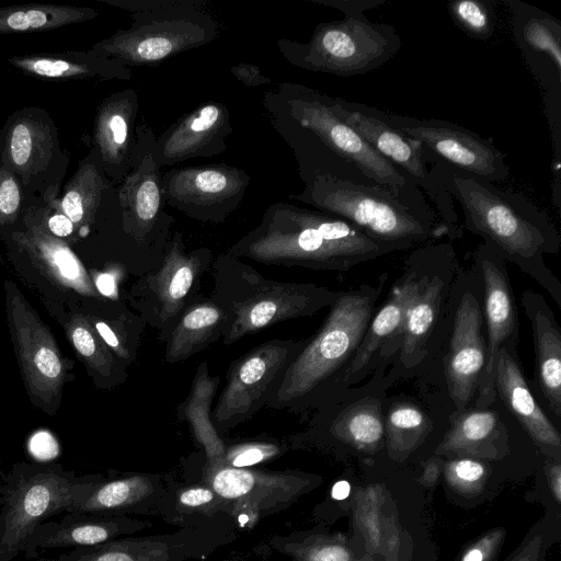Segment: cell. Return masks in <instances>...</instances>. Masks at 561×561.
<instances>
[{
	"label": "cell",
	"instance_id": "obj_1",
	"mask_svg": "<svg viewBox=\"0 0 561 561\" xmlns=\"http://www.w3.org/2000/svg\"><path fill=\"white\" fill-rule=\"evenodd\" d=\"M431 175L454 196L463 226L483 239L506 262L535 279L561 307V283L548 268L546 254H558L561 238L549 217L525 196L504 191L433 158Z\"/></svg>",
	"mask_w": 561,
	"mask_h": 561
},
{
	"label": "cell",
	"instance_id": "obj_2",
	"mask_svg": "<svg viewBox=\"0 0 561 561\" xmlns=\"http://www.w3.org/2000/svg\"><path fill=\"white\" fill-rule=\"evenodd\" d=\"M390 252L339 216L277 202L227 253L270 265L344 272Z\"/></svg>",
	"mask_w": 561,
	"mask_h": 561
},
{
	"label": "cell",
	"instance_id": "obj_3",
	"mask_svg": "<svg viewBox=\"0 0 561 561\" xmlns=\"http://www.w3.org/2000/svg\"><path fill=\"white\" fill-rule=\"evenodd\" d=\"M263 106L295 156L319 142L376 185L410 203L425 204L417 187L339 117L332 96L302 84L280 82L264 93Z\"/></svg>",
	"mask_w": 561,
	"mask_h": 561
},
{
	"label": "cell",
	"instance_id": "obj_4",
	"mask_svg": "<svg viewBox=\"0 0 561 561\" xmlns=\"http://www.w3.org/2000/svg\"><path fill=\"white\" fill-rule=\"evenodd\" d=\"M383 282L385 275L377 285L364 284L340 291L320 330L307 340L282 374L265 405L302 410L316 402L325 383L352 360L373 318Z\"/></svg>",
	"mask_w": 561,
	"mask_h": 561
},
{
	"label": "cell",
	"instance_id": "obj_5",
	"mask_svg": "<svg viewBox=\"0 0 561 561\" xmlns=\"http://www.w3.org/2000/svg\"><path fill=\"white\" fill-rule=\"evenodd\" d=\"M213 276L211 299L227 313L222 334L226 345L275 323L312 316L331 307L340 295L317 284L265 278L228 253L214 260Z\"/></svg>",
	"mask_w": 561,
	"mask_h": 561
},
{
	"label": "cell",
	"instance_id": "obj_6",
	"mask_svg": "<svg viewBox=\"0 0 561 561\" xmlns=\"http://www.w3.org/2000/svg\"><path fill=\"white\" fill-rule=\"evenodd\" d=\"M291 199L348 221L371 240L393 251L427 240L434 216L426 204L404 201L379 185H367L317 172Z\"/></svg>",
	"mask_w": 561,
	"mask_h": 561
},
{
	"label": "cell",
	"instance_id": "obj_7",
	"mask_svg": "<svg viewBox=\"0 0 561 561\" xmlns=\"http://www.w3.org/2000/svg\"><path fill=\"white\" fill-rule=\"evenodd\" d=\"M343 12L337 21L319 23L307 43L287 38L277 42L291 65L341 77L366 73L391 59L401 38L391 24L371 22L364 11L386 0H310Z\"/></svg>",
	"mask_w": 561,
	"mask_h": 561
},
{
	"label": "cell",
	"instance_id": "obj_8",
	"mask_svg": "<svg viewBox=\"0 0 561 561\" xmlns=\"http://www.w3.org/2000/svg\"><path fill=\"white\" fill-rule=\"evenodd\" d=\"M106 2L133 12V22L127 30H118L91 49L128 68L162 62L218 36V25L205 12L202 0Z\"/></svg>",
	"mask_w": 561,
	"mask_h": 561
},
{
	"label": "cell",
	"instance_id": "obj_9",
	"mask_svg": "<svg viewBox=\"0 0 561 561\" xmlns=\"http://www.w3.org/2000/svg\"><path fill=\"white\" fill-rule=\"evenodd\" d=\"M98 474L76 477L57 465H19L0 490V561L23 553L33 530L50 517L70 513Z\"/></svg>",
	"mask_w": 561,
	"mask_h": 561
},
{
	"label": "cell",
	"instance_id": "obj_10",
	"mask_svg": "<svg viewBox=\"0 0 561 561\" xmlns=\"http://www.w3.org/2000/svg\"><path fill=\"white\" fill-rule=\"evenodd\" d=\"M68 162L54 122L39 108L14 113L0 131V164L16 179L33 206L55 196Z\"/></svg>",
	"mask_w": 561,
	"mask_h": 561
},
{
	"label": "cell",
	"instance_id": "obj_11",
	"mask_svg": "<svg viewBox=\"0 0 561 561\" xmlns=\"http://www.w3.org/2000/svg\"><path fill=\"white\" fill-rule=\"evenodd\" d=\"M238 522L227 515L199 518L169 534L116 538L34 561H188L203 559L237 539Z\"/></svg>",
	"mask_w": 561,
	"mask_h": 561
},
{
	"label": "cell",
	"instance_id": "obj_12",
	"mask_svg": "<svg viewBox=\"0 0 561 561\" xmlns=\"http://www.w3.org/2000/svg\"><path fill=\"white\" fill-rule=\"evenodd\" d=\"M156 136L141 122L136 128V145L130 169L116 188L121 225L140 248L164 249L173 217L164 210L162 172L154 156Z\"/></svg>",
	"mask_w": 561,
	"mask_h": 561
},
{
	"label": "cell",
	"instance_id": "obj_13",
	"mask_svg": "<svg viewBox=\"0 0 561 561\" xmlns=\"http://www.w3.org/2000/svg\"><path fill=\"white\" fill-rule=\"evenodd\" d=\"M306 343L274 339L231 363L227 383L210 413L215 430L233 428L265 405L276 381Z\"/></svg>",
	"mask_w": 561,
	"mask_h": 561
},
{
	"label": "cell",
	"instance_id": "obj_14",
	"mask_svg": "<svg viewBox=\"0 0 561 561\" xmlns=\"http://www.w3.org/2000/svg\"><path fill=\"white\" fill-rule=\"evenodd\" d=\"M206 484L231 504L239 526H251L288 508L321 484V478L301 471L233 468L220 463L208 467Z\"/></svg>",
	"mask_w": 561,
	"mask_h": 561
},
{
	"label": "cell",
	"instance_id": "obj_15",
	"mask_svg": "<svg viewBox=\"0 0 561 561\" xmlns=\"http://www.w3.org/2000/svg\"><path fill=\"white\" fill-rule=\"evenodd\" d=\"M206 248L186 251L182 234L170 237L161 264L135 286L140 318L162 332L195 299L198 280L211 262Z\"/></svg>",
	"mask_w": 561,
	"mask_h": 561
},
{
	"label": "cell",
	"instance_id": "obj_16",
	"mask_svg": "<svg viewBox=\"0 0 561 561\" xmlns=\"http://www.w3.org/2000/svg\"><path fill=\"white\" fill-rule=\"evenodd\" d=\"M378 113L402 134L421 142L435 159L491 183L502 182L510 175L505 154L492 139L447 121L420 119L381 110Z\"/></svg>",
	"mask_w": 561,
	"mask_h": 561
},
{
	"label": "cell",
	"instance_id": "obj_17",
	"mask_svg": "<svg viewBox=\"0 0 561 561\" xmlns=\"http://www.w3.org/2000/svg\"><path fill=\"white\" fill-rule=\"evenodd\" d=\"M251 176L228 164L172 168L162 174L165 204L203 222H221L241 204Z\"/></svg>",
	"mask_w": 561,
	"mask_h": 561
},
{
	"label": "cell",
	"instance_id": "obj_18",
	"mask_svg": "<svg viewBox=\"0 0 561 561\" xmlns=\"http://www.w3.org/2000/svg\"><path fill=\"white\" fill-rule=\"evenodd\" d=\"M474 263L482 278L486 342L474 408L483 409L496 397L494 381L500 350L517 354L518 322L505 261L483 242L476 249Z\"/></svg>",
	"mask_w": 561,
	"mask_h": 561
},
{
	"label": "cell",
	"instance_id": "obj_19",
	"mask_svg": "<svg viewBox=\"0 0 561 561\" xmlns=\"http://www.w3.org/2000/svg\"><path fill=\"white\" fill-rule=\"evenodd\" d=\"M332 106L339 117L351 126L382 158L400 170L415 187H422L438 205L445 220L453 227L447 206L449 196L438 186L426 168L427 151L387 123L378 108L343 98L332 96ZM453 214V213H451Z\"/></svg>",
	"mask_w": 561,
	"mask_h": 561
},
{
	"label": "cell",
	"instance_id": "obj_20",
	"mask_svg": "<svg viewBox=\"0 0 561 561\" xmlns=\"http://www.w3.org/2000/svg\"><path fill=\"white\" fill-rule=\"evenodd\" d=\"M483 321L479 298L474 291L467 288L456 309L450 347L445 364L448 391L455 405V417L466 410L478 392L486 350Z\"/></svg>",
	"mask_w": 561,
	"mask_h": 561
},
{
	"label": "cell",
	"instance_id": "obj_21",
	"mask_svg": "<svg viewBox=\"0 0 561 561\" xmlns=\"http://www.w3.org/2000/svg\"><path fill=\"white\" fill-rule=\"evenodd\" d=\"M170 480L161 473H133L115 478L98 476L84 490L70 513L99 516H145L163 518Z\"/></svg>",
	"mask_w": 561,
	"mask_h": 561
},
{
	"label": "cell",
	"instance_id": "obj_22",
	"mask_svg": "<svg viewBox=\"0 0 561 561\" xmlns=\"http://www.w3.org/2000/svg\"><path fill=\"white\" fill-rule=\"evenodd\" d=\"M8 314L20 364L30 391L50 400L59 390L64 367L53 336L19 290L8 289Z\"/></svg>",
	"mask_w": 561,
	"mask_h": 561
},
{
	"label": "cell",
	"instance_id": "obj_23",
	"mask_svg": "<svg viewBox=\"0 0 561 561\" xmlns=\"http://www.w3.org/2000/svg\"><path fill=\"white\" fill-rule=\"evenodd\" d=\"M233 131L231 115L222 103H206L170 125L156 139L157 163L172 167L195 158L222 153Z\"/></svg>",
	"mask_w": 561,
	"mask_h": 561
},
{
	"label": "cell",
	"instance_id": "obj_24",
	"mask_svg": "<svg viewBox=\"0 0 561 561\" xmlns=\"http://www.w3.org/2000/svg\"><path fill=\"white\" fill-rule=\"evenodd\" d=\"M138 111V94L135 89H125L108 95L98 108L92 152L113 184L118 185L130 169Z\"/></svg>",
	"mask_w": 561,
	"mask_h": 561
},
{
	"label": "cell",
	"instance_id": "obj_25",
	"mask_svg": "<svg viewBox=\"0 0 561 561\" xmlns=\"http://www.w3.org/2000/svg\"><path fill=\"white\" fill-rule=\"evenodd\" d=\"M151 524L130 516H99L66 513L57 520L39 524L27 539L23 553L35 560L43 550L89 547L139 533Z\"/></svg>",
	"mask_w": 561,
	"mask_h": 561
},
{
	"label": "cell",
	"instance_id": "obj_26",
	"mask_svg": "<svg viewBox=\"0 0 561 561\" xmlns=\"http://www.w3.org/2000/svg\"><path fill=\"white\" fill-rule=\"evenodd\" d=\"M495 393L541 451L561 461L559 431L538 405L517 362V354L501 348L495 369Z\"/></svg>",
	"mask_w": 561,
	"mask_h": 561
},
{
	"label": "cell",
	"instance_id": "obj_27",
	"mask_svg": "<svg viewBox=\"0 0 561 561\" xmlns=\"http://www.w3.org/2000/svg\"><path fill=\"white\" fill-rule=\"evenodd\" d=\"M410 259L405 273L392 288L386 304L375 318H371L360 344L344 371L342 381L348 383L359 379L380 347L396 337L401 340L408 309L426 276V274L419 273L420 251L413 253Z\"/></svg>",
	"mask_w": 561,
	"mask_h": 561
},
{
	"label": "cell",
	"instance_id": "obj_28",
	"mask_svg": "<svg viewBox=\"0 0 561 561\" xmlns=\"http://www.w3.org/2000/svg\"><path fill=\"white\" fill-rule=\"evenodd\" d=\"M536 353V376L542 396L557 417L561 416V331L542 295L530 289L520 296Z\"/></svg>",
	"mask_w": 561,
	"mask_h": 561
},
{
	"label": "cell",
	"instance_id": "obj_29",
	"mask_svg": "<svg viewBox=\"0 0 561 561\" xmlns=\"http://www.w3.org/2000/svg\"><path fill=\"white\" fill-rule=\"evenodd\" d=\"M511 7L514 36L533 69L561 83V23L547 12L518 0Z\"/></svg>",
	"mask_w": 561,
	"mask_h": 561
},
{
	"label": "cell",
	"instance_id": "obj_30",
	"mask_svg": "<svg viewBox=\"0 0 561 561\" xmlns=\"http://www.w3.org/2000/svg\"><path fill=\"white\" fill-rule=\"evenodd\" d=\"M9 62L43 80H129L131 69L94 50L16 56Z\"/></svg>",
	"mask_w": 561,
	"mask_h": 561
},
{
	"label": "cell",
	"instance_id": "obj_31",
	"mask_svg": "<svg viewBox=\"0 0 561 561\" xmlns=\"http://www.w3.org/2000/svg\"><path fill=\"white\" fill-rule=\"evenodd\" d=\"M226 311L211 298L196 296L183 310L167 337L165 360L176 363L222 339Z\"/></svg>",
	"mask_w": 561,
	"mask_h": 561
},
{
	"label": "cell",
	"instance_id": "obj_32",
	"mask_svg": "<svg viewBox=\"0 0 561 561\" xmlns=\"http://www.w3.org/2000/svg\"><path fill=\"white\" fill-rule=\"evenodd\" d=\"M445 283L426 274L405 317L400 340V359L407 367L416 365L424 356L425 344L438 316Z\"/></svg>",
	"mask_w": 561,
	"mask_h": 561
},
{
	"label": "cell",
	"instance_id": "obj_33",
	"mask_svg": "<svg viewBox=\"0 0 561 561\" xmlns=\"http://www.w3.org/2000/svg\"><path fill=\"white\" fill-rule=\"evenodd\" d=\"M114 190V184L105 175L95 154L91 151L89 161L68 183L60 202L61 210L73 225L92 221Z\"/></svg>",
	"mask_w": 561,
	"mask_h": 561
},
{
	"label": "cell",
	"instance_id": "obj_34",
	"mask_svg": "<svg viewBox=\"0 0 561 561\" xmlns=\"http://www.w3.org/2000/svg\"><path fill=\"white\" fill-rule=\"evenodd\" d=\"M92 8L58 4H27L0 8V34L54 30L91 20Z\"/></svg>",
	"mask_w": 561,
	"mask_h": 561
},
{
	"label": "cell",
	"instance_id": "obj_35",
	"mask_svg": "<svg viewBox=\"0 0 561 561\" xmlns=\"http://www.w3.org/2000/svg\"><path fill=\"white\" fill-rule=\"evenodd\" d=\"M219 515L236 519L231 504L209 485H178L170 481L165 522L183 527L198 518Z\"/></svg>",
	"mask_w": 561,
	"mask_h": 561
},
{
	"label": "cell",
	"instance_id": "obj_36",
	"mask_svg": "<svg viewBox=\"0 0 561 561\" xmlns=\"http://www.w3.org/2000/svg\"><path fill=\"white\" fill-rule=\"evenodd\" d=\"M497 414L486 408L465 410L437 448L438 454L479 455L482 446L491 444L500 435Z\"/></svg>",
	"mask_w": 561,
	"mask_h": 561
},
{
	"label": "cell",
	"instance_id": "obj_37",
	"mask_svg": "<svg viewBox=\"0 0 561 561\" xmlns=\"http://www.w3.org/2000/svg\"><path fill=\"white\" fill-rule=\"evenodd\" d=\"M330 432L353 447L375 449L385 435L380 403L376 399H367L347 407L333 420Z\"/></svg>",
	"mask_w": 561,
	"mask_h": 561
},
{
	"label": "cell",
	"instance_id": "obj_38",
	"mask_svg": "<svg viewBox=\"0 0 561 561\" xmlns=\"http://www.w3.org/2000/svg\"><path fill=\"white\" fill-rule=\"evenodd\" d=\"M270 545L294 561H352L351 550L342 536L316 529L276 535Z\"/></svg>",
	"mask_w": 561,
	"mask_h": 561
},
{
	"label": "cell",
	"instance_id": "obj_39",
	"mask_svg": "<svg viewBox=\"0 0 561 561\" xmlns=\"http://www.w3.org/2000/svg\"><path fill=\"white\" fill-rule=\"evenodd\" d=\"M35 249L44 267L62 285L85 295L95 293L82 264L65 244L38 237Z\"/></svg>",
	"mask_w": 561,
	"mask_h": 561
},
{
	"label": "cell",
	"instance_id": "obj_40",
	"mask_svg": "<svg viewBox=\"0 0 561 561\" xmlns=\"http://www.w3.org/2000/svg\"><path fill=\"white\" fill-rule=\"evenodd\" d=\"M428 427L424 412L410 403L393 405L386 419V433L390 448L409 450L420 440Z\"/></svg>",
	"mask_w": 561,
	"mask_h": 561
},
{
	"label": "cell",
	"instance_id": "obj_41",
	"mask_svg": "<svg viewBox=\"0 0 561 561\" xmlns=\"http://www.w3.org/2000/svg\"><path fill=\"white\" fill-rule=\"evenodd\" d=\"M492 1L456 0L448 3V12L461 31L469 36L486 41L494 32Z\"/></svg>",
	"mask_w": 561,
	"mask_h": 561
},
{
	"label": "cell",
	"instance_id": "obj_42",
	"mask_svg": "<svg viewBox=\"0 0 561 561\" xmlns=\"http://www.w3.org/2000/svg\"><path fill=\"white\" fill-rule=\"evenodd\" d=\"M554 528L552 518L546 516L528 531L505 561H546L548 550L554 541Z\"/></svg>",
	"mask_w": 561,
	"mask_h": 561
},
{
	"label": "cell",
	"instance_id": "obj_43",
	"mask_svg": "<svg viewBox=\"0 0 561 561\" xmlns=\"http://www.w3.org/2000/svg\"><path fill=\"white\" fill-rule=\"evenodd\" d=\"M70 335L77 352L88 359L98 371L105 375L113 371L116 363L111 352L103 346L88 327L75 324Z\"/></svg>",
	"mask_w": 561,
	"mask_h": 561
},
{
	"label": "cell",
	"instance_id": "obj_44",
	"mask_svg": "<svg viewBox=\"0 0 561 561\" xmlns=\"http://www.w3.org/2000/svg\"><path fill=\"white\" fill-rule=\"evenodd\" d=\"M26 206H33L16 179L0 164V226L18 220Z\"/></svg>",
	"mask_w": 561,
	"mask_h": 561
},
{
	"label": "cell",
	"instance_id": "obj_45",
	"mask_svg": "<svg viewBox=\"0 0 561 561\" xmlns=\"http://www.w3.org/2000/svg\"><path fill=\"white\" fill-rule=\"evenodd\" d=\"M280 451V447L273 443L239 444L225 449L221 463L233 468H249L277 457Z\"/></svg>",
	"mask_w": 561,
	"mask_h": 561
},
{
	"label": "cell",
	"instance_id": "obj_46",
	"mask_svg": "<svg viewBox=\"0 0 561 561\" xmlns=\"http://www.w3.org/2000/svg\"><path fill=\"white\" fill-rule=\"evenodd\" d=\"M446 480L459 488H471L484 480L488 469L484 463L466 457H460L444 463Z\"/></svg>",
	"mask_w": 561,
	"mask_h": 561
},
{
	"label": "cell",
	"instance_id": "obj_47",
	"mask_svg": "<svg viewBox=\"0 0 561 561\" xmlns=\"http://www.w3.org/2000/svg\"><path fill=\"white\" fill-rule=\"evenodd\" d=\"M505 536L502 527L490 529L467 545L458 561H495Z\"/></svg>",
	"mask_w": 561,
	"mask_h": 561
},
{
	"label": "cell",
	"instance_id": "obj_48",
	"mask_svg": "<svg viewBox=\"0 0 561 561\" xmlns=\"http://www.w3.org/2000/svg\"><path fill=\"white\" fill-rule=\"evenodd\" d=\"M230 72L249 88H257L272 82L257 66L248 62H240L231 67Z\"/></svg>",
	"mask_w": 561,
	"mask_h": 561
},
{
	"label": "cell",
	"instance_id": "obj_49",
	"mask_svg": "<svg viewBox=\"0 0 561 561\" xmlns=\"http://www.w3.org/2000/svg\"><path fill=\"white\" fill-rule=\"evenodd\" d=\"M30 450L36 458L48 460L58 453V445L49 433L38 432L30 439Z\"/></svg>",
	"mask_w": 561,
	"mask_h": 561
},
{
	"label": "cell",
	"instance_id": "obj_50",
	"mask_svg": "<svg viewBox=\"0 0 561 561\" xmlns=\"http://www.w3.org/2000/svg\"><path fill=\"white\" fill-rule=\"evenodd\" d=\"M545 473L549 490L559 505L561 501V463L547 458Z\"/></svg>",
	"mask_w": 561,
	"mask_h": 561
},
{
	"label": "cell",
	"instance_id": "obj_51",
	"mask_svg": "<svg viewBox=\"0 0 561 561\" xmlns=\"http://www.w3.org/2000/svg\"><path fill=\"white\" fill-rule=\"evenodd\" d=\"M48 228L54 236L65 238L72 233L73 222L64 213H56L49 218Z\"/></svg>",
	"mask_w": 561,
	"mask_h": 561
},
{
	"label": "cell",
	"instance_id": "obj_52",
	"mask_svg": "<svg viewBox=\"0 0 561 561\" xmlns=\"http://www.w3.org/2000/svg\"><path fill=\"white\" fill-rule=\"evenodd\" d=\"M95 286L100 294L107 297H116L117 285L116 279L112 274H100L95 279Z\"/></svg>",
	"mask_w": 561,
	"mask_h": 561
},
{
	"label": "cell",
	"instance_id": "obj_53",
	"mask_svg": "<svg viewBox=\"0 0 561 561\" xmlns=\"http://www.w3.org/2000/svg\"><path fill=\"white\" fill-rule=\"evenodd\" d=\"M444 463L439 458L431 459L424 467L422 482L428 486L435 484Z\"/></svg>",
	"mask_w": 561,
	"mask_h": 561
},
{
	"label": "cell",
	"instance_id": "obj_54",
	"mask_svg": "<svg viewBox=\"0 0 561 561\" xmlns=\"http://www.w3.org/2000/svg\"><path fill=\"white\" fill-rule=\"evenodd\" d=\"M350 492H351L350 483L345 480H342V481H337L333 485L331 495L334 500L342 501V500H345L350 495Z\"/></svg>",
	"mask_w": 561,
	"mask_h": 561
},
{
	"label": "cell",
	"instance_id": "obj_55",
	"mask_svg": "<svg viewBox=\"0 0 561 561\" xmlns=\"http://www.w3.org/2000/svg\"><path fill=\"white\" fill-rule=\"evenodd\" d=\"M243 560H244V558L241 554H234V556L227 557L226 559H222L220 561H243Z\"/></svg>",
	"mask_w": 561,
	"mask_h": 561
},
{
	"label": "cell",
	"instance_id": "obj_56",
	"mask_svg": "<svg viewBox=\"0 0 561 561\" xmlns=\"http://www.w3.org/2000/svg\"><path fill=\"white\" fill-rule=\"evenodd\" d=\"M0 490H1V481H0Z\"/></svg>",
	"mask_w": 561,
	"mask_h": 561
}]
</instances>
